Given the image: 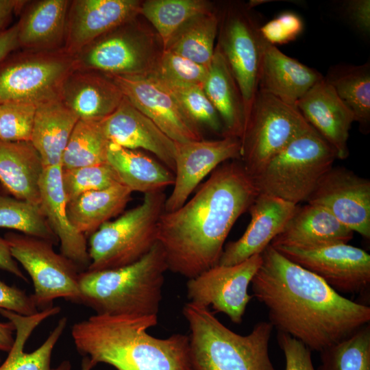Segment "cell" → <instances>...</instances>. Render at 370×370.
Masks as SVG:
<instances>
[{
	"label": "cell",
	"mask_w": 370,
	"mask_h": 370,
	"mask_svg": "<svg viewBox=\"0 0 370 370\" xmlns=\"http://www.w3.org/2000/svg\"><path fill=\"white\" fill-rule=\"evenodd\" d=\"M261 256L250 284L278 332L321 352L369 323V306L342 296L271 245Z\"/></svg>",
	"instance_id": "obj_1"
},
{
	"label": "cell",
	"mask_w": 370,
	"mask_h": 370,
	"mask_svg": "<svg viewBox=\"0 0 370 370\" xmlns=\"http://www.w3.org/2000/svg\"><path fill=\"white\" fill-rule=\"evenodd\" d=\"M259 193L241 161L229 160L180 208L164 212L157 239L168 270L190 279L217 265L233 225Z\"/></svg>",
	"instance_id": "obj_2"
},
{
	"label": "cell",
	"mask_w": 370,
	"mask_h": 370,
	"mask_svg": "<svg viewBox=\"0 0 370 370\" xmlns=\"http://www.w3.org/2000/svg\"><path fill=\"white\" fill-rule=\"evenodd\" d=\"M158 316L95 314L75 323L71 336L77 352L96 365L116 370H191L189 337L151 336Z\"/></svg>",
	"instance_id": "obj_3"
},
{
	"label": "cell",
	"mask_w": 370,
	"mask_h": 370,
	"mask_svg": "<svg viewBox=\"0 0 370 370\" xmlns=\"http://www.w3.org/2000/svg\"><path fill=\"white\" fill-rule=\"evenodd\" d=\"M166 271L165 255L157 242L133 264L80 273V304L98 314L158 316Z\"/></svg>",
	"instance_id": "obj_4"
},
{
	"label": "cell",
	"mask_w": 370,
	"mask_h": 370,
	"mask_svg": "<svg viewBox=\"0 0 370 370\" xmlns=\"http://www.w3.org/2000/svg\"><path fill=\"white\" fill-rule=\"evenodd\" d=\"M190 334L191 370H275L269 354L273 329L257 323L247 335L224 325L208 308L187 302L182 310Z\"/></svg>",
	"instance_id": "obj_5"
},
{
	"label": "cell",
	"mask_w": 370,
	"mask_h": 370,
	"mask_svg": "<svg viewBox=\"0 0 370 370\" xmlns=\"http://www.w3.org/2000/svg\"><path fill=\"white\" fill-rule=\"evenodd\" d=\"M336 159L334 148L312 127L292 140L254 180L260 193L298 205L307 201Z\"/></svg>",
	"instance_id": "obj_6"
},
{
	"label": "cell",
	"mask_w": 370,
	"mask_h": 370,
	"mask_svg": "<svg viewBox=\"0 0 370 370\" xmlns=\"http://www.w3.org/2000/svg\"><path fill=\"white\" fill-rule=\"evenodd\" d=\"M164 191L144 195L143 202L92 234L87 271L117 269L144 257L158 242V223L164 212Z\"/></svg>",
	"instance_id": "obj_7"
},
{
	"label": "cell",
	"mask_w": 370,
	"mask_h": 370,
	"mask_svg": "<svg viewBox=\"0 0 370 370\" xmlns=\"http://www.w3.org/2000/svg\"><path fill=\"white\" fill-rule=\"evenodd\" d=\"M138 17L97 38L74 55L77 70L107 75H147L163 50L156 32Z\"/></svg>",
	"instance_id": "obj_8"
},
{
	"label": "cell",
	"mask_w": 370,
	"mask_h": 370,
	"mask_svg": "<svg viewBox=\"0 0 370 370\" xmlns=\"http://www.w3.org/2000/svg\"><path fill=\"white\" fill-rule=\"evenodd\" d=\"M311 127L295 106L258 90L240 139V160L254 178L292 140Z\"/></svg>",
	"instance_id": "obj_9"
},
{
	"label": "cell",
	"mask_w": 370,
	"mask_h": 370,
	"mask_svg": "<svg viewBox=\"0 0 370 370\" xmlns=\"http://www.w3.org/2000/svg\"><path fill=\"white\" fill-rule=\"evenodd\" d=\"M218 14L217 45L240 90L245 126L258 90L264 38L260 32V25L247 3H225Z\"/></svg>",
	"instance_id": "obj_10"
},
{
	"label": "cell",
	"mask_w": 370,
	"mask_h": 370,
	"mask_svg": "<svg viewBox=\"0 0 370 370\" xmlns=\"http://www.w3.org/2000/svg\"><path fill=\"white\" fill-rule=\"evenodd\" d=\"M18 50L0 64V103L23 101L37 105L59 98L64 79L75 69L74 56L64 48Z\"/></svg>",
	"instance_id": "obj_11"
},
{
	"label": "cell",
	"mask_w": 370,
	"mask_h": 370,
	"mask_svg": "<svg viewBox=\"0 0 370 370\" xmlns=\"http://www.w3.org/2000/svg\"><path fill=\"white\" fill-rule=\"evenodd\" d=\"M11 254L29 275L34 286L31 295L39 310L53 307L57 298L80 304V271L75 264L57 254L53 243L25 234L5 236Z\"/></svg>",
	"instance_id": "obj_12"
},
{
	"label": "cell",
	"mask_w": 370,
	"mask_h": 370,
	"mask_svg": "<svg viewBox=\"0 0 370 370\" xmlns=\"http://www.w3.org/2000/svg\"><path fill=\"white\" fill-rule=\"evenodd\" d=\"M286 258L321 278L337 293H358L370 284V255L347 243L313 248L273 247Z\"/></svg>",
	"instance_id": "obj_13"
},
{
	"label": "cell",
	"mask_w": 370,
	"mask_h": 370,
	"mask_svg": "<svg viewBox=\"0 0 370 370\" xmlns=\"http://www.w3.org/2000/svg\"><path fill=\"white\" fill-rule=\"evenodd\" d=\"M262 262L261 254L234 265L217 264L186 284L189 302L226 314L236 324L243 321L248 303L253 296L248 287Z\"/></svg>",
	"instance_id": "obj_14"
},
{
	"label": "cell",
	"mask_w": 370,
	"mask_h": 370,
	"mask_svg": "<svg viewBox=\"0 0 370 370\" xmlns=\"http://www.w3.org/2000/svg\"><path fill=\"white\" fill-rule=\"evenodd\" d=\"M123 95L176 143L204 139L201 128L172 92L150 75H109Z\"/></svg>",
	"instance_id": "obj_15"
},
{
	"label": "cell",
	"mask_w": 370,
	"mask_h": 370,
	"mask_svg": "<svg viewBox=\"0 0 370 370\" xmlns=\"http://www.w3.org/2000/svg\"><path fill=\"white\" fill-rule=\"evenodd\" d=\"M306 202L324 208L352 232L370 238L369 179L345 167L332 166Z\"/></svg>",
	"instance_id": "obj_16"
},
{
	"label": "cell",
	"mask_w": 370,
	"mask_h": 370,
	"mask_svg": "<svg viewBox=\"0 0 370 370\" xmlns=\"http://www.w3.org/2000/svg\"><path fill=\"white\" fill-rule=\"evenodd\" d=\"M241 150L240 139L230 136L175 142L173 188L166 199L164 212L184 205L199 183L219 165L240 160Z\"/></svg>",
	"instance_id": "obj_17"
},
{
	"label": "cell",
	"mask_w": 370,
	"mask_h": 370,
	"mask_svg": "<svg viewBox=\"0 0 370 370\" xmlns=\"http://www.w3.org/2000/svg\"><path fill=\"white\" fill-rule=\"evenodd\" d=\"M138 0L70 1L63 48L74 56L93 40L140 15Z\"/></svg>",
	"instance_id": "obj_18"
},
{
	"label": "cell",
	"mask_w": 370,
	"mask_h": 370,
	"mask_svg": "<svg viewBox=\"0 0 370 370\" xmlns=\"http://www.w3.org/2000/svg\"><path fill=\"white\" fill-rule=\"evenodd\" d=\"M297 206L259 193L248 209L251 220L246 230L238 240L226 245L218 264L234 265L261 254L283 230Z\"/></svg>",
	"instance_id": "obj_19"
},
{
	"label": "cell",
	"mask_w": 370,
	"mask_h": 370,
	"mask_svg": "<svg viewBox=\"0 0 370 370\" xmlns=\"http://www.w3.org/2000/svg\"><path fill=\"white\" fill-rule=\"evenodd\" d=\"M101 122L111 143L149 151L174 173L175 142L125 96L119 107Z\"/></svg>",
	"instance_id": "obj_20"
},
{
	"label": "cell",
	"mask_w": 370,
	"mask_h": 370,
	"mask_svg": "<svg viewBox=\"0 0 370 370\" xmlns=\"http://www.w3.org/2000/svg\"><path fill=\"white\" fill-rule=\"evenodd\" d=\"M306 121L336 151L337 158L349 156V130L355 119L352 111L323 78L295 103Z\"/></svg>",
	"instance_id": "obj_21"
},
{
	"label": "cell",
	"mask_w": 370,
	"mask_h": 370,
	"mask_svg": "<svg viewBox=\"0 0 370 370\" xmlns=\"http://www.w3.org/2000/svg\"><path fill=\"white\" fill-rule=\"evenodd\" d=\"M124 95L110 76L87 70L72 71L64 79L59 99L79 119L101 121L120 105Z\"/></svg>",
	"instance_id": "obj_22"
},
{
	"label": "cell",
	"mask_w": 370,
	"mask_h": 370,
	"mask_svg": "<svg viewBox=\"0 0 370 370\" xmlns=\"http://www.w3.org/2000/svg\"><path fill=\"white\" fill-rule=\"evenodd\" d=\"M40 207L60 243L61 254L71 260L80 273L90 264L85 235L70 223L62 182V166L44 167L39 183Z\"/></svg>",
	"instance_id": "obj_23"
},
{
	"label": "cell",
	"mask_w": 370,
	"mask_h": 370,
	"mask_svg": "<svg viewBox=\"0 0 370 370\" xmlns=\"http://www.w3.org/2000/svg\"><path fill=\"white\" fill-rule=\"evenodd\" d=\"M323 78L317 70L288 56L264 39L258 90L295 106Z\"/></svg>",
	"instance_id": "obj_24"
},
{
	"label": "cell",
	"mask_w": 370,
	"mask_h": 370,
	"mask_svg": "<svg viewBox=\"0 0 370 370\" xmlns=\"http://www.w3.org/2000/svg\"><path fill=\"white\" fill-rule=\"evenodd\" d=\"M60 308L53 306L30 316H23L12 311L0 309V314L15 327L14 342L0 370H71L68 360L56 367H51L53 348L62 336L66 323V317L61 318L44 343L32 352L24 351L25 343L34 329L47 318L59 313Z\"/></svg>",
	"instance_id": "obj_25"
},
{
	"label": "cell",
	"mask_w": 370,
	"mask_h": 370,
	"mask_svg": "<svg viewBox=\"0 0 370 370\" xmlns=\"http://www.w3.org/2000/svg\"><path fill=\"white\" fill-rule=\"evenodd\" d=\"M69 3V0L26 1L16 23L19 49H62Z\"/></svg>",
	"instance_id": "obj_26"
},
{
	"label": "cell",
	"mask_w": 370,
	"mask_h": 370,
	"mask_svg": "<svg viewBox=\"0 0 370 370\" xmlns=\"http://www.w3.org/2000/svg\"><path fill=\"white\" fill-rule=\"evenodd\" d=\"M354 232L343 225L328 210L306 204L298 206L283 230L271 241L280 246L313 248L336 243H347Z\"/></svg>",
	"instance_id": "obj_27"
},
{
	"label": "cell",
	"mask_w": 370,
	"mask_h": 370,
	"mask_svg": "<svg viewBox=\"0 0 370 370\" xmlns=\"http://www.w3.org/2000/svg\"><path fill=\"white\" fill-rule=\"evenodd\" d=\"M44 166L30 141L0 140V183L14 197L40 206Z\"/></svg>",
	"instance_id": "obj_28"
},
{
	"label": "cell",
	"mask_w": 370,
	"mask_h": 370,
	"mask_svg": "<svg viewBox=\"0 0 370 370\" xmlns=\"http://www.w3.org/2000/svg\"><path fill=\"white\" fill-rule=\"evenodd\" d=\"M78 120L59 98L36 105L30 142L44 167L61 165L63 153Z\"/></svg>",
	"instance_id": "obj_29"
},
{
	"label": "cell",
	"mask_w": 370,
	"mask_h": 370,
	"mask_svg": "<svg viewBox=\"0 0 370 370\" xmlns=\"http://www.w3.org/2000/svg\"><path fill=\"white\" fill-rule=\"evenodd\" d=\"M202 88L220 116L224 137L241 139L245 123L243 101L238 86L217 45Z\"/></svg>",
	"instance_id": "obj_30"
},
{
	"label": "cell",
	"mask_w": 370,
	"mask_h": 370,
	"mask_svg": "<svg viewBox=\"0 0 370 370\" xmlns=\"http://www.w3.org/2000/svg\"><path fill=\"white\" fill-rule=\"evenodd\" d=\"M107 163L121 183L132 192L147 193L164 191L174 184V173L145 153L110 143Z\"/></svg>",
	"instance_id": "obj_31"
},
{
	"label": "cell",
	"mask_w": 370,
	"mask_h": 370,
	"mask_svg": "<svg viewBox=\"0 0 370 370\" xmlns=\"http://www.w3.org/2000/svg\"><path fill=\"white\" fill-rule=\"evenodd\" d=\"M132 192L122 184L86 192L66 203L71 224L80 233L91 235L125 209Z\"/></svg>",
	"instance_id": "obj_32"
},
{
	"label": "cell",
	"mask_w": 370,
	"mask_h": 370,
	"mask_svg": "<svg viewBox=\"0 0 370 370\" xmlns=\"http://www.w3.org/2000/svg\"><path fill=\"white\" fill-rule=\"evenodd\" d=\"M338 97L352 111L360 131H370V62L362 64H338L324 76Z\"/></svg>",
	"instance_id": "obj_33"
},
{
	"label": "cell",
	"mask_w": 370,
	"mask_h": 370,
	"mask_svg": "<svg viewBox=\"0 0 370 370\" xmlns=\"http://www.w3.org/2000/svg\"><path fill=\"white\" fill-rule=\"evenodd\" d=\"M219 23L217 9L195 16L173 36L164 50L209 67L214 53Z\"/></svg>",
	"instance_id": "obj_34"
},
{
	"label": "cell",
	"mask_w": 370,
	"mask_h": 370,
	"mask_svg": "<svg viewBox=\"0 0 370 370\" xmlns=\"http://www.w3.org/2000/svg\"><path fill=\"white\" fill-rule=\"evenodd\" d=\"M214 9L205 0H147L141 3L140 15L153 27L164 49L186 23Z\"/></svg>",
	"instance_id": "obj_35"
},
{
	"label": "cell",
	"mask_w": 370,
	"mask_h": 370,
	"mask_svg": "<svg viewBox=\"0 0 370 370\" xmlns=\"http://www.w3.org/2000/svg\"><path fill=\"white\" fill-rule=\"evenodd\" d=\"M110 144L101 121L79 119L63 153L62 169H75L107 162Z\"/></svg>",
	"instance_id": "obj_36"
},
{
	"label": "cell",
	"mask_w": 370,
	"mask_h": 370,
	"mask_svg": "<svg viewBox=\"0 0 370 370\" xmlns=\"http://www.w3.org/2000/svg\"><path fill=\"white\" fill-rule=\"evenodd\" d=\"M0 228L15 230L25 235L43 239L53 244L59 242L40 206L1 195Z\"/></svg>",
	"instance_id": "obj_37"
},
{
	"label": "cell",
	"mask_w": 370,
	"mask_h": 370,
	"mask_svg": "<svg viewBox=\"0 0 370 370\" xmlns=\"http://www.w3.org/2000/svg\"><path fill=\"white\" fill-rule=\"evenodd\" d=\"M320 353L317 370H370L369 323Z\"/></svg>",
	"instance_id": "obj_38"
},
{
	"label": "cell",
	"mask_w": 370,
	"mask_h": 370,
	"mask_svg": "<svg viewBox=\"0 0 370 370\" xmlns=\"http://www.w3.org/2000/svg\"><path fill=\"white\" fill-rule=\"evenodd\" d=\"M162 84L172 92L186 114L201 128L206 127L224 137L220 116L201 86Z\"/></svg>",
	"instance_id": "obj_39"
},
{
	"label": "cell",
	"mask_w": 370,
	"mask_h": 370,
	"mask_svg": "<svg viewBox=\"0 0 370 370\" xmlns=\"http://www.w3.org/2000/svg\"><path fill=\"white\" fill-rule=\"evenodd\" d=\"M62 182L66 203L86 192L121 184L107 162L75 169H62Z\"/></svg>",
	"instance_id": "obj_40"
},
{
	"label": "cell",
	"mask_w": 370,
	"mask_h": 370,
	"mask_svg": "<svg viewBox=\"0 0 370 370\" xmlns=\"http://www.w3.org/2000/svg\"><path fill=\"white\" fill-rule=\"evenodd\" d=\"M208 69L175 53L163 49L153 71L149 75L166 84L202 86Z\"/></svg>",
	"instance_id": "obj_41"
},
{
	"label": "cell",
	"mask_w": 370,
	"mask_h": 370,
	"mask_svg": "<svg viewBox=\"0 0 370 370\" xmlns=\"http://www.w3.org/2000/svg\"><path fill=\"white\" fill-rule=\"evenodd\" d=\"M36 104L23 101L0 103V140L30 141Z\"/></svg>",
	"instance_id": "obj_42"
},
{
	"label": "cell",
	"mask_w": 370,
	"mask_h": 370,
	"mask_svg": "<svg viewBox=\"0 0 370 370\" xmlns=\"http://www.w3.org/2000/svg\"><path fill=\"white\" fill-rule=\"evenodd\" d=\"M301 17L293 12H284L277 17L260 25L262 37L270 44L284 45L295 40L303 32Z\"/></svg>",
	"instance_id": "obj_43"
},
{
	"label": "cell",
	"mask_w": 370,
	"mask_h": 370,
	"mask_svg": "<svg viewBox=\"0 0 370 370\" xmlns=\"http://www.w3.org/2000/svg\"><path fill=\"white\" fill-rule=\"evenodd\" d=\"M277 340L284 354L285 370H315L311 358L312 350L304 343L282 332H278Z\"/></svg>",
	"instance_id": "obj_44"
},
{
	"label": "cell",
	"mask_w": 370,
	"mask_h": 370,
	"mask_svg": "<svg viewBox=\"0 0 370 370\" xmlns=\"http://www.w3.org/2000/svg\"><path fill=\"white\" fill-rule=\"evenodd\" d=\"M0 309L23 316H30L40 311L31 295L15 286L6 284L1 280Z\"/></svg>",
	"instance_id": "obj_45"
},
{
	"label": "cell",
	"mask_w": 370,
	"mask_h": 370,
	"mask_svg": "<svg viewBox=\"0 0 370 370\" xmlns=\"http://www.w3.org/2000/svg\"><path fill=\"white\" fill-rule=\"evenodd\" d=\"M341 13L358 34L367 38L370 36V1L345 0L341 3Z\"/></svg>",
	"instance_id": "obj_46"
},
{
	"label": "cell",
	"mask_w": 370,
	"mask_h": 370,
	"mask_svg": "<svg viewBox=\"0 0 370 370\" xmlns=\"http://www.w3.org/2000/svg\"><path fill=\"white\" fill-rule=\"evenodd\" d=\"M0 269L8 271L16 277L27 281L12 257L9 245L5 238L0 237Z\"/></svg>",
	"instance_id": "obj_47"
},
{
	"label": "cell",
	"mask_w": 370,
	"mask_h": 370,
	"mask_svg": "<svg viewBox=\"0 0 370 370\" xmlns=\"http://www.w3.org/2000/svg\"><path fill=\"white\" fill-rule=\"evenodd\" d=\"M17 31L15 23L0 33V64L10 53L19 49Z\"/></svg>",
	"instance_id": "obj_48"
},
{
	"label": "cell",
	"mask_w": 370,
	"mask_h": 370,
	"mask_svg": "<svg viewBox=\"0 0 370 370\" xmlns=\"http://www.w3.org/2000/svg\"><path fill=\"white\" fill-rule=\"evenodd\" d=\"M26 1L0 0V33L6 29L14 14L21 12Z\"/></svg>",
	"instance_id": "obj_49"
},
{
	"label": "cell",
	"mask_w": 370,
	"mask_h": 370,
	"mask_svg": "<svg viewBox=\"0 0 370 370\" xmlns=\"http://www.w3.org/2000/svg\"><path fill=\"white\" fill-rule=\"evenodd\" d=\"M15 327L11 321L0 322V350L9 352L14 342Z\"/></svg>",
	"instance_id": "obj_50"
},
{
	"label": "cell",
	"mask_w": 370,
	"mask_h": 370,
	"mask_svg": "<svg viewBox=\"0 0 370 370\" xmlns=\"http://www.w3.org/2000/svg\"><path fill=\"white\" fill-rule=\"evenodd\" d=\"M0 365H1V359H0Z\"/></svg>",
	"instance_id": "obj_51"
}]
</instances>
